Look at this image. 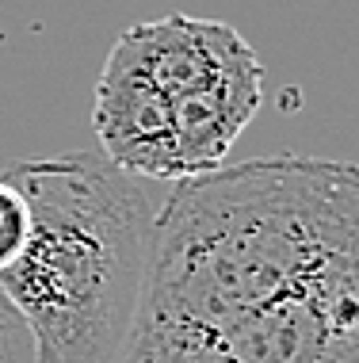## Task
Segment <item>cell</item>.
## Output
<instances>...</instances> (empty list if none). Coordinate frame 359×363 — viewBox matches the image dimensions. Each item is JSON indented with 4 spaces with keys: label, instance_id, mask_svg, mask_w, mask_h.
<instances>
[{
    "label": "cell",
    "instance_id": "277c9868",
    "mask_svg": "<svg viewBox=\"0 0 359 363\" xmlns=\"http://www.w3.org/2000/svg\"><path fill=\"white\" fill-rule=\"evenodd\" d=\"M119 50L157 92L169 100L191 96L210 81L237 69L241 62L256 57V50L229 23L191 16H164L153 23H134L115 38Z\"/></svg>",
    "mask_w": 359,
    "mask_h": 363
},
{
    "label": "cell",
    "instance_id": "5b68a950",
    "mask_svg": "<svg viewBox=\"0 0 359 363\" xmlns=\"http://www.w3.org/2000/svg\"><path fill=\"white\" fill-rule=\"evenodd\" d=\"M27 230H31V214H27L23 195H19L16 184H8L0 176V272L19 260V252L27 245Z\"/></svg>",
    "mask_w": 359,
    "mask_h": 363
},
{
    "label": "cell",
    "instance_id": "3957f363",
    "mask_svg": "<svg viewBox=\"0 0 359 363\" xmlns=\"http://www.w3.org/2000/svg\"><path fill=\"white\" fill-rule=\"evenodd\" d=\"M92 126L103 157H111L122 172L138 180H183L169 96L157 92L119 50L103 62Z\"/></svg>",
    "mask_w": 359,
    "mask_h": 363
},
{
    "label": "cell",
    "instance_id": "8992f818",
    "mask_svg": "<svg viewBox=\"0 0 359 363\" xmlns=\"http://www.w3.org/2000/svg\"><path fill=\"white\" fill-rule=\"evenodd\" d=\"M0 363H35V337L4 291H0Z\"/></svg>",
    "mask_w": 359,
    "mask_h": 363
},
{
    "label": "cell",
    "instance_id": "7a4b0ae2",
    "mask_svg": "<svg viewBox=\"0 0 359 363\" xmlns=\"http://www.w3.org/2000/svg\"><path fill=\"white\" fill-rule=\"evenodd\" d=\"M0 176L31 214L0 291L31 329L35 363H122L157 218L145 180L89 150L27 157Z\"/></svg>",
    "mask_w": 359,
    "mask_h": 363
},
{
    "label": "cell",
    "instance_id": "6da1fadb",
    "mask_svg": "<svg viewBox=\"0 0 359 363\" xmlns=\"http://www.w3.org/2000/svg\"><path fill=\"white\" fill-rule=\"evenodd\" d=\"M122 363H359V164L283 153L172 184Z\"/></svg>",
    "mask_w": 359,
    "mask_h": 363
}]
</instances>
